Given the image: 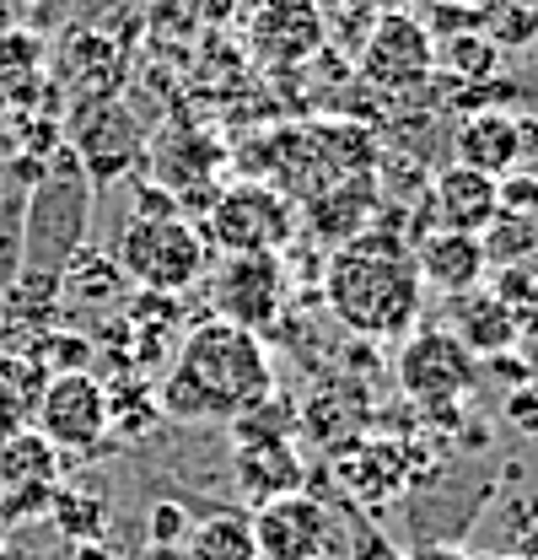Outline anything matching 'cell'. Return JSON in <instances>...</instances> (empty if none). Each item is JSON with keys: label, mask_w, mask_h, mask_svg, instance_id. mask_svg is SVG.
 <instances>
[{"label": "cell", "mask_w": 538, "mask_h": 560, "mask_svg": "<svg viewBox=\"0 0 538 560\" xmlns=\"http://www.w3.org/2000/svg\"><path fill=\"white\" fill-rule=\"evenodd\" d=\"M269 394L274 377L265 340L226 318H204L173 350V366L156 388V410L178 425H221L259 410Z\"/></svg>", "instance_id": "6da1fadb"}, {"label": "cell", "mask_w": 538, "mask_h": 560, "mask_svg": "<svg viewBox=\"0 0 538 560\" xmlns=\"http://www.w3.org/2000/svg\"><path fill=\"white\" fill-rule=\"evenodd\" d=\"M420 296H425V285L414 276V248L377 226L339 243L324 265L329 313L350 335H366V340L409 335L420 318Z\"/></svg>", "instance_id": "7a4b0ae2"}, {"label": "cell", "mask_w": 538, "mask_h": 560, "mask_svg": "<svg viewBox=\"0 0 538 560\" xmlns=\"http://www.w3.org/2000/svg\"><path fill=\"white\" fill-rule=\"evenodd\" d=\"M97 210V178L86 162L60 145L33 178L22 200V276L27 280H60L70 259L86 248Z\"/></svg>", "instance_id": "3957f363"}, {"label": "cell", "mask_w": 538, "mask_h": 560, "mask_svg": "<svg viewBox=\"0 0 538 560\" xmlns=\"http://www.w3.org/2000/svg\"><path fill=\"white\" fill-rule=\"evenodd\" d=\"M114 265L130 276V285L178 296L210 270V243L167 189H140V206L114 237Z\"/></svg>", "instance_id": "277c9868"}, {"label": "cell", "mask_w": 538, "mask_h": 560, "mask_svg": "<svg viewBox=\"0 0 538 560\" xmlns=\"http://www.w3.org/2000/svg\"><path fill=\"white\" fill-rule=\"evenodd\" d=\"M200 232L221 254H280L296 237V206L265 178H243L210 200V221Z\"/></svg>", "instance_id": "5b68a950"}, {"label": "cell", "mask_w": 538, "mask_h": 560, "mask_svg": "<svg viewBox=\"0 0 538 560\" xmlns=\"http://www.w3.org/2000/svg\"><path fill=\"white\" fill-rule=\"evenodd\" d=\"M114 425V399H108V383L92 372V366H75V372H55L38 394V410H33V431L60 447V453H92Z\"/></svg>", "instance_id": "8992f818"}, {"label": "cell", "mask_w": 538, "mask_h": 560, "mask_svg": "<svg viewBox=\"0 0 538 560\" xmlns=\"http://www.w3.org/2000/svg\"><path fill=\"white\" fill-rule=\"evenodd\" d=\"M399 388L431 416H447L479 388V361L453 329H414L399 350Z\"/></svg>", "instance_id": "52a82bcc"}, {"label": "cell", "mask_w": 538, "mask_h": 560, "mask_svg": "<svg viewBox=\"0 0 538 560\" xmlns=\"http://www.w3.org/2000/svg\"><path fill=\"white\" fill-rule=\"evenodd\" d=\"M355 70L377 92H414L436 75V33L414 11H383L361 38Z\"/></svg>", "instance_id": "ba28073f"}, {"label": "cell", "mask_w": 538, "mask_h": 560, "mask_svg": "<svg viewBox=\"0 0 538 560\" xmlns=\"http://www.w3.org/2000/svg\"><path fill=\"white\" fill-rule=\"evenodd\" d=\"M254 523V550L259 560H329L339 545V523L335 512L307 495V490H285L269 495L248 512Z\"/></svg>", "instance_id": "9c48e42d"}, {"label": "cell", "mask_w": 538, "mask_h": 560, "mask_svg": "<svg viewBox=\"0 0 538 560\" xmlns=\"http://www.w3.org/2000/svg\"><path fill=\"white\" fill-rule=\"evenodd\" d=\"M210 302H215V318L265 335L285 302V259L280 254H221V265L210 270Z\"/></svg>", "instance_id": "30bf717a"}, {"label": "cell", "mask_w": 538, "mask_h": 560, "mask_svg": "<svg viewBox=\"0 0 538 560\" xmlns=\"http://www.w3.org/2000/svg\"><path fill=\"white\" fill-rule=\"evenodd\" d=\"M329 44V22L318 0H259L248 16V55L265 70H296L318 60Z\"/></svg>", "instance_id": "8fae6325"}, {"label": "cell", "mask_w": 538, "mask_h": 560, "mask_svg": "<svg viewBox=\"0 0 538 560\" xmlns=\"http://www.w3.org/2000/svg\"><path fill=\"white\" fill-rule=\"evenodd\" d=\"M60 490V447H49L33 425L0 442V517L22 523L44 512Z\"/></svg>", "instance_id": "7c38bea8"}, {"label": "cell", "mask_w": 538, "mask_h": 560, "mask_svg": "<svg viewBox=\"0 0 538 560\" xmlns=\"http://www.w3.org/2000/svg\"><path fill=\"white\" fill-rule=\"evenodd\" d=\"M414 276H420V285H431L442 296H469L490 276V254H484L479 232L436 226L414 243Z\"/></svg>", "instance_id": "4fadbf2b"}, {"label": "cell", "mask_w": 538, "mask_h": 560, "mask_svg": "<svg viewBox=\"0 0 538 560\" xmlns=\"http://www.w3.org/2000/svg\"><path fill=\"white\" fill-rule=\"evenodd\" d=\"M372 221H377V173H344L307 200V232L329 248L372 232Z\"/></svg>", "instance_id": "5bb4252c"}, {"label": "cell", "mask_w": 538, "mask_h": 560, "mask_svg": "<svg viewBox=\"0 0 538 560\" xmlns=\"http://www.w3.org/2000/svg\"><path fill=\"white\" fill-rule=\"evenodd\" d=\"M431 206H436V215H442V226H453V232H484V226L501 215L495 178L479 173V167H464V162H453L447 173H436V184H431Z\"/></svg>", "instance_id": "9a60e30c"}, {"label": "cell", "mask_w": 538, "mask_h": 560, "mask_svg": "<svg viewBox=\"0 0 538 560\" xmlns=\"http://www.w3.org/2000/svg\"><path fill=\"white\" fill-rule=\"evenodd\" d=\"M453 151L464 167H479L490 178L512 173L523 162V140H517V119L501 114V108H484V114H469L464 130L453 136Z\"/></svg>", "instance_id": "2e32d148"}, {"label": "cell", "mask_w": 538, "mask_h": 560, "mask_svg": "<svg viewBox=\"0 0 538 560\" xmlns=\"http://www.w3.org/2000/svg\"><path fill=\"white\" fill-rule=\"evenodd\" d=\"M453 335L469 346V355H506L517 346V313L495 291H469L453 302Z\"/></svg>", "instance_id": "e0dca14e"}, {"label": "cell", "mask_w": 538, "mask_h": 560, "mask_svg": "<svg viewBox=\"0 0 538 560\" xmlns=\"http://www.w3.org/2000/svg\"><path fill=\"white\" fill-rule=\"evenodd\" d=\"M130 296V276L103 248H81L60 270V302L66 307H119Z\"/></svg>", "instance_id": "ac0fdd59"}, {"label": "cell", "mask_w": 538, "mask_h": 560, "mask_svg": "<svg viewBox=\"0 0 538 560\" xmlns=\"http://www.w3.org/2000/svg\"><path fill=\"white\" fill-rule=\"evenodd\" d=\"M215 162H221V151H215L204 136H195V130H178V136H167L156 151H151L156 189H167L173 200H178L184 189L204 184V178H215Z\"/></svg>", "instance_id": "d6986e66"}, {"label": "cell", "mask_w": 538, "mask_h": 560, "mask_svg": "<svg viewBox=\"0 0 538 560\" xmlns=\"http://www.w3.org/2000/svg\"><path fill=\"white\" fill-rule=\"evenodd\" d=\"M44 383H49V372L27 350H0V442L11 431H27L33 425Z\"/></svg>", "instance_id": "ffe728a7"}, {"label": "cell", "mask_w": 538, "mask_h": 560, "mask_svg": "<svg viewBox=\"0 0 538 560\" xmlns=\"http://www.w3.org/2000/svg\"><path fill=\"white\" fill-rule=\"evenodd\" d=\"M184 560H259V550H254V523H248V512H237V506H226V512H210L200 528H189Z\"/></svg>", "instance_id": "44dd1931"}, {"label": "cell", "mask_w": 538, "mask_h": 560, "mask_svg": "<svg viewBox=\"0 0 538 560\" xmlns=\"http://www.w3.org/2000/svg\"><path fill=\"white\" fill-rule=\"evenodd\" d=\"M97 119H103V130H92V136H75L70 140V151L86 162V173L92 178H119V167H130L134 162V130L130 119L119 114V108H97Z\"/></svg>", "instance_id": "7402d4cb"}, {"label": "cell", "mask_w": 538, "mask_h": 560, "mask_svg": "<svg viewBox=\"0 0 538 560\" xmlns=\"http://www.w3.org/2000/svg\"><path fill=\"white\" fill-rule=\"evenodd\" d=\"M442 49H436V66L453 70V75H464V81H484V75H495L501 66V49L473 27V33H447V38H436Z\"/></svg>", "instance_id": "603a6c76"}, {"label": "cell", "mask_w": 538, "mask_h": 560, "mask_svg": "<svg viewBox=\"0 0 538 560\" xmlns=\"http://www.w3.org/2000/svg\"><path fill=\"white\" fill-rule=\"evenodd\" d=\"M473 16H484V38H490L495 49L528 44L538 33V0H484Z\"/></svg>", "instance_id": "cb8c5ba5"}, {"label": "cell", "mask_w": 538, "mask_h": 560, "mask_svg": "<svg viewBox=\"0 0 538 560\" xmlns=\"http://www.w3.org/2000/svg\"><path fill=\"white\" fill-rule=\"evenodd\" d=\"M22 200L27 184H0V296L22 276Z\"/></svg>", "instance_id": "d4e9b609"}, {"label": "cell", "mask_w": 538, "mask_h": 560, "mask_svg": "<svg viewBox=\"0 0 538 560\" xmlns=\"http://www.w3.org/2000/svg\"><path fill=\"white\" fill-rule=\"evenodd\" d=\"M38 66H44L38 33H0V97H11L16 86H33Z\"/></svg>", "instance_id": "484cf974"}, {"label": "cell", "mask_w": 538, "mask_h": 560, "mask_svg": "<svg viewBox=\"0 0 538 560\" xmlns=\"http://www.w3.org/2000/svg\"><path fill=\"white\" fill-rule=\"evenodd\" d=\"M145 545H151V550H162V556H173V550H184V545H189V512H184V501H156V506H151Z\"/></svg>", "instance_id": "4316f807"}, {"label": "cell", "mask_w": 538, "mask_h": 560, "mask_svg": "<svg viewBox=\"0 0 538 560\" xmlns=\"http://www.w3.org/2000/svg\"><path fill=\"white\" fill-rule=\"evenodd\" d=\"M495 200H501L506 215H538V173H528V167H523V173H517V167L501 173V178H495Z\"/></svg>", "instance_id": "83f0119b"}, {"label": "cell", "mask_w": 538, "mask_h": 560, "mask_svg": "<svg viewBox=\"0 0 538 560\" xmlns=\"http://www.w3.org/2000/svg\"><path fill=\"white\" fill-rule=\"evenodd\" d=\"M66 11H70V0H11L5 5V16H16L22 33H49Z\"/></svg>", "instance_id": "f1b7e54d"}, {"label": "cell", "mask_w": 538, "mask_h": 560, "mask_svg": "<svg viewBox=\"0 0 538 560\" xmlns=\"http://www.w3.org/2000/svg\"><path fill=\"white\" fill-rule=\"evenodd\" d=\"M506 420H517L523 431H534V436H538V383L517 388V394L506 399Z\"/></svg>", "instance_id": "f546056e"}, {"label": "cell", "mask_w": 538, "mask_h": 560, "mask_svg": "<svg viewBox=\"0 0 538 560\" xmlns=\"http://www.w3.org/2000/svg\"><path fill=\"white\" fill-rule=\"evenodd\" d=\"M404 560H479V556H469L464 545H420V550H409Z\"/></svg>", "instance_id": "4dcf8cb0"}, {"label": "cell", "mask_w": 538, "mask_h": 560, "mask_svg": "<svg viewBox=\"0 0 538 560\" xmlns=\"http://www.w3.org/2000/svg\"><path fill=\"white\" fill-rule=\"evenodd\" d=\"M355 11H372V16H383V11H409L414 0H350Z\"/></svg>", "instance_id": "1f68e13d"}, {"label": "cell", "mask_w": 538, "mask_h": 560, "mask_svg": "<svg viewBox=\"0 0 538 560\" xmlns=\"http://www.w3.org/2000/svg\"><path fill=\"white\" fill-rule=\"evenodd\" d=\"M517 556H528V560H538V517L528 523V539H523V550Z\"/></svg>", "instance_id": "d6a6232c"}, {"label": "cell", "mask_w": 538, "mask_h": 560, "mask_svg": "<svg viewBox=\"0 0 538 560\" xmlns=\"http://www.w3.org/2000/svg\"><path fill=\"white\" fill-rule=\"evenodd\" d=\"M436 5H453V11H479L484 0H436Z\"/></svg>", "instance_id": "836d02e7"}, {"label": "cell", "mask_w": 538, "mask_h": 560, "mask_svg": "<svg viewBox=\"0 0 538 560\" xmlns=\"http://www.w3.org/2000/svg\"><path fill=\"white\" fill-rule=\"evenodd\" d=\"M479 560H528V556H479Z\"/></svg>", "instance_id": "e575fe53"}]
</instances>
